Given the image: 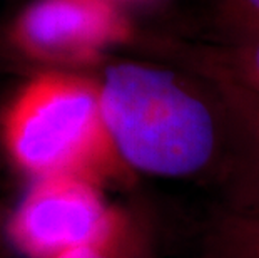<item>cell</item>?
Returning <instances> with one entry per match:
<instances>
[{"label":"cell","mask_w":259,"mask_h":258,"mask_svg":"<svg viewBox=\"0 0 259 258\" xmlns=\"http://www.w3.org/2000/svg\"><path fill=\"white\" fill-rule=\"evenodd\" d=\"M97 81L115 151L132 173L233 185L254 206L249 131L229 84L144 60L114 62Z\"/></svg>","instance_id":"1"},{"label":"cell","mask_w":259,"mask_h":258,"mask_svg":"<svg viewBox=\"0 0 259 258\" xmlns=\"http://www.w3.org/2000/svg\"><path fill=\"white\" fill-rule=\"evenodd\" d=\"M2 138L14 163L35 178L72 174L101 185L134 176L107 129L99 81L85 76L32 78L5 109Z\"/></svg>","instance_id":"2"},{"label":"cell","mask_w":259,"mask_h":258,"mask_svg":"<svg viewBox=\"0 0 259 258\" xmlns=\"http://www.w3.org/2000/svg\"><path fill=\"white\" fill-rule=\"evenodd\" d=\"M99 186L72 174L37 178L10 219L14 243L30 258H60L102 240L119 208Z\"/></svg>","instance_id":"3"},{"label":"cell","mask_w":259,"mask_h":258,"mask_svg":"<svg viewBox=\"0 0 259 258\" xmlns=\"http://www.w3.org/2000/svg\"><path fill=\"white\" fill-rule=\"evenodd\" d=\"M132 35L115 0H32L10 27V41L24 56L64 67L97 64Z\"/></svg>","instance_id":"4"},{"label":"cell","mask_w":259,"mask_h":258,"mask_svg":"<svg viewBox=\"0 0 259 258\" xmlns=\"http://www.w3.org/2000/svg\"><path fill=\"white\" fill-rule=\"evenodd\" d=\"M149 44L167 62L259 96V34L229 37L223 42L151 39Z\"/></svg>","instance_id":"5"},{"label":"cell","mask_w":259,"mask_h":258,"mask_svg":"<svg viewBox=\"0 0 259 258\" xmlns=\"http://www.w3.org/2000/svg\"><path fill=\"white\" fill-rule=\"evenodd\" d=\"M152 218L139 210L119 208L112 230L102 240L60 258H157Z\"/></svg>","instance_id":"6"},{"label":"cell","mask_w":259,"mask_h":258,"mask_svg":"<svg viewBox=\"0 0 259 258\" xmlns=\"http://www.w3.org/2000/svg\"><path fill=\"white\" fill-rule=\"evenodd\" d=\"M204 258H259V208L219 215L207 228Z\"/></svg>","instance_id":"7"},{"label":"cell","mask_w":259,"mask_h":258,"mask_svg":"<svg viewBox=\"0 0 259 258\" xmlns=\"http://www.w3.org/2000/svg\"><path fill=\"white\" fill-rule=\"evenodd\" d=\"M221 19L233 37L259 34V0H221Z\"/></svg>","instance_id":"8"},{"label":"cell","mask_w":259,"mask_h":258,"mask_svg":"<svg viewBox=\"0 0 259 258\" xmlns=\"http://www.w3.org/2000/svg\"><path fill=\"white\" fill-rule=\"evenodd\" d=\"M226 84H228V82H226ZM229 87H231V91H233L234 99L241 109L242 118L246 121L247 131H249L252 163H254L256 188H257V198H259V96L252 94V92L234 86V84H229Z\"/></svg>","instance_id":"9"},{"label":"cell","mask_w":259,"mask_h":258,"mask_svg":"<svg viewBox=\"0 0 259 258\" xmlns=\"http://www.w3.org/2000/svg\"><path fill=\"white\" fill-rule=\"evenodd\" d=\"M115 2H119L120 5H122L124 2H131V0H115Z\"/></svg>","instance_id":"10"}]
</instances>
